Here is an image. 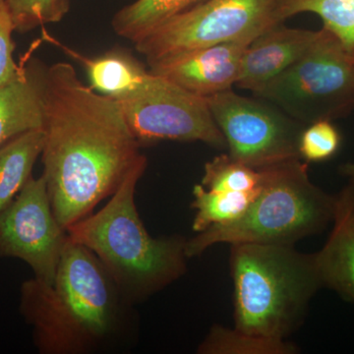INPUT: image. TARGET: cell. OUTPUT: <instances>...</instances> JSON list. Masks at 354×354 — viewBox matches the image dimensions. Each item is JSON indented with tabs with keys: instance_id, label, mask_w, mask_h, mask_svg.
I'll list each match as a JSON object with an SVG mask.
<instances>
[{
	"instance_id": "cell-23",
	"label": "cell",
	"mask_w": 354,
	"mask_h": 354,
	"mask_svg": "<svg viewBox=\"0 0 354 354\" xmlns=\"http://www.w3.org/2000/svg\"><path fill=\"white\" fill-rule=\"evenodd\" d=\"M341 144V134L332 121L321 120L304 127L298 150L305 162H322L334 157Z\"/></svg>"
},
{
	"instance_id": "cell-18",
	"label": "cell",
	"mask_w": 354,
	"mask_h": 354,
	"mask_svg": "<svg viewBox=\"0 0 354 354\" xmlns=\"http://www.w3.org/2000/svg\"><path fill=\"white\" fill-rule=\"evenodd\" d=\"M260 189L261 187L253 192H221L208 190L202 184H196L193 188L194 199L191 204L196 211L192 230L198 234L213 225L236 221L245 213Z\"/></svg>"
},
{
	"instance_id": "cell-7",
	"label": "cell",
	"mask_w": 354,
	"mask_h": 354,
	"mask_svg": "<svg viewBox=\"0 0 354 354\" xmlns=\"http://www.w3.org/2000/svg\"><path fill=\"white\" fill-rule=\"evenodd\" d=\"M279 0H205L158 26L137 43L149 66L188 51L254 39L281 24Z\"/></svg>"
},
{
	"instance_id": "cell-3",
	"label": "cell",
	"mask_w": 354,
	"mask_h": 354,
	"mask_svg": "<svg viewBox=\"0 0 354 354\" xmlns=\"http://www.w3.org/2000/svg\"><path fill=\"white\" fill-rule=\"evenodd\" d=\"M148 167L142 155L100 211L67 228L69 239L99 258L125 300L146 301L187 272L181 235L153 237L140 218L135 192Z\"/></svg>"
},
{
	"instance_id": "cell-25",
	"label": "cell",
	"mask_w": 354,
	"mask_h": 354,
	"mask_svg": "<svg viewBox=\"0 0 354 354\" xmlns=\"http://www.w3.org/2000/svg\"><path fill=\"white\" fill-rule=\"evenodd\" d=\"M339 171L342 176L348 179L349 183H354V162H349L339 165Z\"/></svg>"
},
{
	"instance_id": "cell-17",
	"label": "cell",
	"mask_w": 354,
	"mask_h": 354,
	"mask_svg": "<svg viewBox=\"0 0 354 354\" xmlns=\"http://www.w3.org/2000/svg\"><path fill=\"white\" fill-rule=\"evenodd\" d=\"M205 0H136L113 16V28L123 39L137 43L158 26Z\"/></svg>"
},
{
	"instance_id": "cell-9",
	"label": "cell",
	"mask_w": 354,
	"mask_h": 354,
	"mask_svg": "<svg viewBox=\"0 0 354 354\" xmlns=\"http://www.w3.org/2000/svg\"><path fill=\"white\" fill-rule=\"evenodd\" d=\"M153 75L152 82L143 91L118 101L140 145L171 140L227 148L206 97L191 94L162 77Z\"/></svg>"
},
{
	"instance_id": "cell-1",
	"label": "cell",
	"mask_w": 354,
	"mask_h": 354,
	"mask_svg": "<svg viewBox=\"0 0 354 354\" xmlns=\"http://www.w3.org/2000/svg\"><path fill=\"white\" fill-rule=\"evenodd\" d=\"M43 176L67 228L113 196L141 157L120 104L82 83L68 62L44 69Z\"/></svg>"
},
{
	"instance_id": "cell-19",
	"label": "cell",
	"mask_w": 354,
	"mask_h": 354,
	"mask_svg": "<svg viewBox=\"0 0 354 354\" xmlns=\"http://www.w3.org/2000/svg\"><path fill=\"white\" fill-rule=\"evenodd\" d=\"M281 22L297 14H316L323 28L332 32L354 55V0H279Z\"/></svg>"
},
{
	"instance_id": "cell-8",
	"label": "cell",
	"mask_w": 354,
	"mask_h": 354,
	"mask_svg": "<svg viewBox=\"0 0 354 354\" xmlns=\"http://www.w3.org/2000/svg\"><path fill=\"white\" fill-rule=\"evenodd\" d=\"M206 100L234 160L258 171L301 160L298 145L305 127L276 106L232 88Z\"/></svg>"
},
{
	"instance_id": "cell-2",
	"label": "cell",
	"mask_w": 354,
	"mask_h": 354,
	"mask_svg": "<svg viewBox=\"0 0 354 354\" xmlns=\"http://www.w3.org/2000/svg\"><path fill=\"white\" fill-rule=\"evenodd\" d=\"M132 305L99 258L69 239L51 285L23 281L19 312L41 354H88L118 348L132 335Z\"/></svg>"
},
{
	"instance_id": "cell-24",
	"label": "cell",
	"mask_w": 354,
	"mask_h": 354,
	"mask_svg": "<svg viewBox=\"0 0 354 354\" xmlns=\"http://www.w3.org/2000/svg\"><path fill=\"white\" fill-rule=\"evenodd\" d=\"M13 32L15 29L6 0H0V88L15 80L22 68V64H17L14 60Z\"/></svg>"
},
{
	"instance_id": "cell-16",
	"label": "cell",
	"mask_w": 354,
	"mask_h": 354,
	"mask_svg": "<svg viewBox=\"0 0 354 354\" xmlns=\"http://www.w3.org/2000/svg\"><path fill=\"white\" fill-rule=\"evenodd\" d=\"M44 143V130L35 129L0 147V212L14 201L32 176V167L43 152Z\"/></svg>"
},
{
	"instance_id": "cell-4",
	"label": "cell",
	"mask_w": 354,
	"mask_h": 354,
	"mask_svg": "<svg viewBox=\"0 0 354 354\" xmlns=\"http://www.w3.org/2000/svg\"><path fill=\"white\" fill-rule=\"evenodd\" d=\"M234 329L288 339L301 326L312 298L323 288L313 254L295 245H230Z\"/></svg>"
},
{
	"instance_id": "cell-22",
	"label": "cell",
	"mask_w": 354,
	"mask_h": 354,
	"mask_svg": "<svg viewBox=\"0 0 354 354\" xmlns=\"http://www.w3.org/2000/svg\"><path fill=\"white\" fill-rule=\"evenodd\" d=\"M16 32L32 31L64 19L70 9V0H6Z\"/></svg>"
},
{
	"instance_id": "cell-14",
	"label": "cell",
	"mask_w": 354,
	"mask_h": 354,
	"mask_svg": "<svg viewBox=\"0 0 354 354\" xmlns=\"http://www.w3.org/2000/svg\"><path fill=\"white\" fill-rule=\"evenodd\" d=\"M44 38L82 65L93 90L115 101L141 92L155 77L150 70L148 71L125 51L111 50L101 57H90L65 46L44 30Z\"/></svg>"
},
{
	"instance_id": "cell-13",
	"label": "cell",
	"mask_w": 354,
	"mask_h": 354,
	"mask_svg": "<svg viewBox=\"0 0 354 354\" xmlns=\"http://www.w3.org/2000/svg\"><path fill=\"white\" fill-rule=\"evenodd\" d=\"M333 230L325 245L314 253L323 288L354 305V183L335 195Z\"/></svg>"
},
{
	"instance_id": "cell-15",
	"label": "cell",
	"mask_w": 354,
	"mask_h": 354,
	"mask_svg": "<svg viewBox=\"0 0 354 354\" xmlns=\"http://www.w3.org/2000/svg\"><path fill=\"white\" fill-rule=\"evenodd\" d=\"M44 69L37 60L23 62L17 78L0 88V147L22 133L43 129Z\"/></svg>"
},
{
	"instance_id": "cell-5",
	"label": "cell",
	"mask_w": 354,
	"mask_h": 354,
	"mask_svg": "<svg viewBox=\"0 0 354 354\" xmlns=\"http://www.w3.org/2000/svg\"><path fill=\"white\" fill-rule=\"evenodd\" d=\"M262 172L259 194L245 213L236 221L213 225L187 239L188 259L216 244L295 245L321 234L333 223L335 195L312 183L307 162L290 160Z\"/></svg>"
},
{
	"instance_id": "cell-12",
	"label": "cell",
	"mask_w": 354,
	"mask_h": 354,
	"mask_svg": "<svg viewBox=\"0 0 354 354\" xmlns=\"http://www.w3.org/2000/svg\"><path fill=\"white\" fill-rule=\"evenodd\" d=\"M317 34L285 27L283 23L263 32L244 51L235 85L257 94L302 57Z\"/></svg>"
},
{
	"instance_id": "cell-6",
	"label": "cell",
	"mask_w": 354,
	"mask_h": 354,
	"mask_svg": "<svg viewBox=\"0 0 354 354\" xmlns=\"http://www.w3.org/2000/svg\"><path fill=\"white\" fill-rule=\"evenodd\" d=\"M254 95L304 127L346 118L354 111V55L322 28L298 62Z\"/></svg>"
},
{
	"instance_id": "cell-21",
	"label": "cell",
	"mask_w": 354,
	"mask_h": 354,
	"mask_svg": "<svg viewBox=\"0 0 354 354\" xmlns=\"http://www.w3.org/2000/svg\"><path fill=\"white\" fill-rule=\"evenodd\" d=\"M263 172L234 160L228 153L205 165L202 185L221 192H253L262 185Z\"/></svg>"
},
{
	"instance_id": "cell-20",
	"label": "cell",
	"mask_w": 354,
	"mask_h": 354,
	"mask_svg": "<svg viewBox=\"0 0 354 354\" xmlns=\"http://www.w3.org/2000/svg\"><path fill=\"white\" fill-rule=\"evenodd\" d=\"M298 348L288 339H268L234 328L215 325L197 348L199 354H295Z\"/></svg>"
},
{
	"instance_id": "cell-11",
	"label": "cell",
	"mask_w": 354,
	"mask_h": 354,
	"mask_svg": "<svg viewBox=\"0 0 354 354\" xmlns=\"http://www.w3.org/2000/svg\"><path fill=\"white\" fill-rule=\"evenodd\" d=\"M250 44L234 41L198 48L151 65L150 71L191 94L211 97L236 84Z\"/></svg>"
},
{
	"instance_id": "cell-10",
	"label": "cell",
	"mask_w": 354,
	"mask_h": 354,
	"mask_svg": "<svg viewBox=\"0 0 354 354\" xmlns=\"http://www.w3.org/2000/svg\"><path fill=\"white\" fill-rule=\"evenodd\" d=\"M67 241V230L53 214L44 176H32L0 212V258L24 261L34 278L51 285Z\"/></svg>"
}]
</instances>
